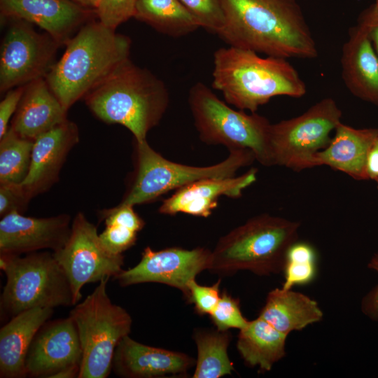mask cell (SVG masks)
<instances>
[{
    "label": "cell",
    "instance_id": "cell-31",
    "mask_svg": "<svg viewBox=\"0 0 378 378\" xmlns=\"http://www.w3.org/2000/svg\"><path fill=\"white\" fill-rule=\"evenodd\" d=\"M199 22L200 27L218 34L225 24L221 0H180Z\"/></svg>",
    "mask_w": 378,
    "mask_h": 378
},
{
    "label": "cell",
    "instance_id": "cell-19",
    "mask_svg": "<svg viewBox=\"0 0 378 378\" xmlns=\"http://www.w3.org/2000/svg\"><path fill=\"white\" fill-rule=\"evenodd\" d=\"M195 363L186 354L145 345L127 335L115 349L112 370L121 377H161L184 375Z\"/></svg>",
    "mask_w": 378,
    "mask_h": 378
},
{
    "label": "cell",
    "instance_id": "cell-10",
    "mask_svg": "<svg viewBox=\"0 0 378 378\" xmlns=\"http://www.w3.org/2000/svg\"><path fill=\"white\" fill-rule=\"evenodd\" d=\"M342 116L335 100L326 97L298 116L272 124L270 147L274 166L296 172L315 167L316 153L329 144L330 134Z\"/></svg>",
    "mask_w": 378,
    "mask_h": 378
},
{
    "label": "cell",
    "instance_id": "cell-24",
    "mask_svg": "<svg viewBox=\"0 0 378 378\" xmlns=\"http://www.w3.org/2000/svg\"><path fill=\"white\" fill-rule=\"evenodd\" d=\"M281 332L288 335L321 321L323 312L318 302L292 289L276 288L267 294L259 316Z\"/></svg>",
    "mask_w": 378,
    "mask_h": 378
},
{
    "label": "cell",
    "instance_id": "cell-4",
    "mask_svg": "<svg viewBox=\"0 0 378 378\" xmlns=\"http://www.w3.org/2000/svg\"><path fill=\"white\" fill-rule=\"evenodd\" d=\"M84 99L97 118L125 127L136 141H142L161 120L167 109L169 96L162 80L128 59L89 92Z\"/></svg>",
    "mask_w": 378,
    "mask_h": 378
},
{
    "label": "cell",
    "instance_id": "cell-41",
    "mask_svg": "<svg viewBox=\"0 0 378 378\" xmlns=\"http://www.w3.org/2000/svg\"><path fill=\"white\" fill-rule=\"evenodd\" d=\"M374 7L378 9V0H376L375 2L373 4Z\"/></svg>",
    "mask_w": 378,
    "mask_h": 378
},
{
    "label": "cell",
    "instance_id": "cell-42",
    "mask_svg": "<svg viewBox=\"0 0 378 378\" xmlns=\"http://www.w3.org/2000/svg\"><path fill=\"white\" fill-rule=\"evenodd\" d=\"M377 182V188H378V178L375 181Z\"/></svg>",
    "mask_w": 378,
    "mask_h": 378
},
{
    "label": "cell",
    "instance_id": "cell-36",
    "mask_svg": "<svg viewBox=\"0 0 378 378\" xmlns=\"http://www.w3.org/2000/svg\"><path fill=\"white\" fill-rule=\"evenodd\" d=\"M24 90V85L13 88L6 92L0 102V138L8 129V122L16 111Z\"/></svg>",
    "mask_w": 378,
    "mask_h": 378
},
{
    "label": "cell",
    "instance_id": "cell-33",
    "mask_svg": "<svg viewBox=\"0 0 378 378\" xmlns=\"http://www.w3.org/2000/svg\"><path fill=\"white\" fill-rule=\"evenodd\" d=\"M137 0H101L96 10L97 18L105 26L115 29L134 18Z\"/></svg>",
    "mask_w": 378,
    "mask_h": 378
},
{
    "label": "cell",
    "instance_id": "cell-35",
    "mask_svg": "<svg viewBox=\"0 0 378 378\" xmlns=\"http://www.w3.org/2000/svg\"><path fill=\"white\" fill-rule=\"evenodd\" d=\"M31 196L21 183L0 184V216L13 212L22 214Z\"/></svg>",
    "mask_w": 378,
    "mask_h": 378
},
{
    "label": "cell",
    "instance_id": "cell-22",
    "mask_svg": "<svg viewBox=\"0 0 378 378\" xmlns=\"http://www.w3.org/2000/svg\"><path fill=\"white\" fill-rule=\"evenodd\" d=\"M52 308L37 307L14 316L0 330V377H27L25 360L31 342L52 316Z\"/></svg>",
    "mask_w": 378,
    "mask_h": 378
},
{
    "label": "cell",
    "instance_id": "cell-16",
    "mask_svg": "<svg viewBox=\"0 0 378 378\" xmlns=\"http://www.w3.org/2000/svg\"><path fill=\"white\" fill-rule=\"evenodd\" d=\"M1 18H19L36 24L62 45L97 17L96 11L71 0H0Z\"/></svg>",
    "mask_w": 378,
    "mask_h": 378
},
{
    "label": "cell",
    "instance_id": "cell-12",
    "mask_svg": "<svg viewBox=\"0 0 378 378\" xmlns=\"http://www.w3.org/2000/svg\"><path fill=\"white\" fill-rule=\"evenodd\" d=\"M52 253L71 284L74 304L82 298L85 284L113 278L124 263L122 254H113L104 246L96 226L81 212L72 221L65 245Z\"/></svg>",
    "mask_w": 378,
    "mask_h": 378
},
{
    "label": "cell",
    "instance_id": "cell-3",
    "mask_svg": "<svg viewBox=\"0 0 378 378\" xmlns=\"http://www.w3.org/2000/svg\"><path fill=\"white\" fill-rule=\"evenodd\" d=\"M65 46L45 79L68 110L129 59L131 40L94 19Z\"/></svg>",
    "mask_w": 378,
    "mask_h": 378
},
{
    "label": "cell",
    "instance_id": "cell-6",
    "mask_svg": "<svg viewBox=\"0 0 378 378\" xmlns=\"http://www.w3.org/2000/svg\"><path fill=\"white\" fill-rule=\"evenodd\" d=\"M188 99L202 141L222 145L229 150H250L260 164L274 166L270 147L272 124L267 118L233 109L201 82L191 87Z\"/></svg>",
    "mask_w": 378,
    "mask_h": 378
},
{
    "label": "cell",
    "instance_id": "cell-15",
    "mask_svg": "<svg viewBox=\"0 0 378 378\" xmlns=\"http://www.w3.org/2000/svg\"><path fill=\"white\" fill-rule=\"evenodd\" d=\"M71 231L67 214L34 218L13 212L0 221V254L21 255L43 249L54 252L65 245Z\"/></svg>",
    "mask_w": 378,
    "mask_h": 378
},
{
    "label": "cell",
    "instance_id": "cell-5",
    "mask_svg": "<svg viewBox=\"0 0 378 378\" xmlns=\"http://www.w3.org/2000/svg\"><path fill=\"white\" fill-rule=\"evenodd\" d=\"M300 223L264 214L220 237L211 251L209 270L221 275L248 270L268 276L283 272L289 247L298 239Z\"/></svg>",
    "mask_w": 378,
    "mask_h": 378
},
{
    "label": "cell",
    "instance_id": "cell-25",
    "mask_svg": "<svg viewBox=\"0 0 378 378\" xmlns=\"http://www.w3.org/2000/svg\"><path fill=\"white\" fill-rule=\"evenodd\" d=\"M287 337L258 316L239 330L237 347L249 366L270 371L286 356Z\"/></svg>",
    "mask_w": 378,
    "mask_h": 378
},
{
    "label": "cell",
    "instance_id": "cell-23",
    "mask_svg": "<svg viewBox=\"0 0 378 378\" xmlns=\"http://www.w3.org/2000/svg\"><path fill=\"white\" fill-rule=\"evenodd\" d=\"M378 136V128L357 129L340 122L329 144L316 155V167L328 166L356 180H368V151Z\"/></svg>",
    "mask_w": 378,
    "mask_h": 378
},
{
    "label": "cell",
    "instance_id": "cell-8",
    "mask_svg": "<svg viewBox=\"0 0 378 378\" xmlns=\"http://www.w3.org/2000/svg\"><path fill=\"white\" fill-rule=\"evenodd\" d=\"M109 279L69 312L80 342L82 360L78 378H106L112 370L119 342L129 335L132 319L122 307L113 303L106 292Z\"/></svg>",
    "mask_w": 378,
    "mask_h": 378
},
{
    "label": "cell",
    "instance_id": "cell-29",
    "mask_svg": "<svg viewBox=\"0 0 378 378\" xmlns=\"http://www.w3.org/2000/svg\"><path fill=\"white\" fill-rule=\"evenodd\" d=\"M283 272V288L292 289L295 286L312 282L317 272V256L314 247L304 241L294 242L287 251Z\"/></svg>",
    "mask_w": 378,
    "mask_h": 378
},
{
    "label": "cell",
    "instance_id": "cell-34",
    "mask_svg": "<svg viewBox=\"0 0 378 378\" xmlns=\"http://www.w3.org/2000/svg\"><path fill=\"white\" fill-rule=\"evenodd\" d=\"M220 280L208 286L198 284L195 279L190 281L188 286V302L195 304L197 314L210 315L215 309L220 298Z\"/></svg>",
    "mask_w": 378,
    "mask_h": 378
},
{
    "label": "cell",
    "instance_id": "cell-37",
    "mask_svg": "<svg viewBox=\"0 0 378 378\" xmlns=\"http://www.w3.org/2000/svg\"><path fill=\"white\" fill-rule=\"evenodd\" d=\"M368 267L378 273V251L371 258ZM361 310L371 320L378 321V284L363 298Z\"/></svg>",
    "mask_w": 378,
    "mask_h": 378
},
{
    "label": "cell",
    "instance_id": "cell-18",
    "mask_svg": "<svg viewBox=\"0 0 378 378\" xmlns=\"http://www.w3.org/2000/svg\"><path fill=\"white\" fill-rule=\"evenodd\" d=\"M78 140L77 125L66 120L34 141L29 169L21 183L31 197L57 181L68 153Z\"/></svg>",
    "mask_w": 378,
    "mask_h": 378
},
{
    "label": "cell",
    "instance_id": "cell-13",
    "mask_svg": "<svg viewBox=\"0 0 378 378\" xmlns=\"http://www.w3.org/2000/svg\"><path fill=\"white\" fill-rule=\"evenodd\" d=\"M211 255V251L202 247L153 251L147 246L136 266L122 270L113 279L121 286L148 282L166 284L180 290L188 300L189 284L202 271L209 270Z\"/></svg>",
    "mask_w": 378,
    "mask_h": 378
},
{
    "label": "cell",
    "instance_id": "cell-2",
    "mask_svg": "<svg viewBox=\"0 0 378 378\" xmlns=\"http://www.w3.org/2000/svg\"><path fill=\"white\" fill-rule=\"evenodd\" d=\"M213 88L239 110L255 113L276 96L299 98L307 87L287 59L260 57L258 52L230 46L214 54Z\"/></svg>",
    "mask_w": 378,
    "mask_h": 378
},
{
    "label": "cell",
    "instance_id": "cell-40",
    "mask_svg": "<svg viewBox=\"0 0 378 378\" xmlns=\"http://www.w3.org/2000/svg\"><path fill=\"white\" fill-rule=\"evenodd\" d=\"M71 1L84 8L92 10L95 11L101 1V0H71Z\"/></svg>",
    "mask_w": 378,
    "mask_h": 378
},
{
    "label": "cell",
    "instance_id": "cell-11",
    "mask_svg": "<svg viewBox=\"0 0 378 378\" xmlns=\"http://www.w3.org/2000/svg\"><path fill=\"white\" fill-rule=\"evenodd\" d=\"M1 22L7 27L0 52V92L4 93L45 78L62 45L48 33L36 31L24 20L1 18Z\"/></svg>",
    "mask_w": 378,
    "mask_h": 378
},
{
    "label": "cell",
    "instance_id": "cell-39",
    "mask_svg": "<svg viewBox=\"0 0 378 378\" xmlns=\"http://www.w3.org/2000/svg\"><path fill=\"white\" fill-rule=\"evenodd\" d=\"M365 172L368 179L376 181L378 178V136L368 151Z\"/></svg>",
    "mask_w": 378,
    "mask_h": 378
},
{
    "label": "cell",
    "instance_id": "cell-1",
    "mask_svg": "<svg viewBox=\"0 0 378 378\" xmlns=\"http://www.w3.org/2000/svg\"><path fill=\"white\" fill-rule=\"evenodd\" d=\"M230 46L267 56L314 59L317 47L297 0H221Z\"/></svg>",
    "mask_w": 378,
    "mask_h": 378
},
{
    "label": "cell",
    "instance_id": "cell-17",
    "mask_svg": "<svg viewBox=\"0 0 378 378\" xmlns=\"http://www.w3.org/2000/svg\"><path fill=\"white\" fill-rule=\"evenodd\" d=\"M257 173V169L252 168L238 176L211 177L195 181L176 190L165 199L158 211L164 215L183 213L206 218L216 208L220 197H239L243 191L256 181Z\"/></svg>",
    "mask_w": 378,
    "mask_h": 378
},
{
    "label": "cell",
    "instance_id": "cell-32",
    "mask_svg": "<svg viewBox=\"0 0 378 378\" xmlns=\"http://www.w3.org/2000/svg\"><path fill=\"white\" fill-rule=\"evenodd\" d=\"M218 330L227 331L230 328L242 329L248 321L242 315L239 300L225 291L220 295L215 309L210 314Z\"/></svg>",
    "mask_w": 378,
    "mask_h": 378
},
{
    "label": "cell",
    "instance_id": "cell-38",
    "mask_svg": "<svg viewBox=\"0 0 378 378\" xmlns=\"http://www.w3.org/2000/svg\"><path fill=\"white\" fill-rule=\"evenodd\" d=\"M358 24L367 31L378 56V9L372 4L359 15Z\"/></svg>",
    "mask_w": 378,
    "mask_h": 378
},
{
    "label": "cell",
    "instance_id": "cell-21",
    "mask_svg": "<svg viewBox=\"0 0 378 378\" xmlns=\"http://www.w3.org/2000/svg\"><path fill=\"white\" fill-rule=\"evenodd\" d=\"M66 111L45 78H41L24 85L10 127L20 136L34 141L66 121Z\"/></svg>",
    "mask_w": 378,
    "mask_h": 378
},
{
    "label": "cell",
    "instance_id": "cell-14",
    "mask_svg": "<svg viewBox=\"0 0 378 378\" xmlns=\"http://www.w3.org/2000/svg\"><path fill=\"white\" fill-rule=\"evenodd\" d=\"M82 349L73 319L47 321L34 336L25 360L27 376L52 378L62 370L80 366Z\"/></svg>",
    "mask_w": 378,
    "mask_h": 378
},
{
    "label": "cell",
    "instance_id": "cell-9",
    "mask_svg": "<svg viewBox=\"0 0 378 378\" xmlns=\"http://www.w3.org/2000/svg\"><path fill=\"white\" fill-rule=\"evenodd\" d=\"M254 160V154L250 150L234 149L229 150L228 156L217 164L186 165L164 158L146 140H135L134 175L121 204L134 206L149 203L200 179L234 176L239 169L251 165Z\"/></svg>",
    "mask_w": 378,
    "mask_h": 378
},
{
    "label": "cell",
    "instance_id": "cell-26",
    "mask_svg": "<svg viewBox=\"0 0 378 378\" xmlns=\"http://www.w3.org/2000/svg\"><path fill=\"white\" fill-rule=\"evenodd\" d=\"M134 18L173 37L186 36L201 27L180 0H137Z\"/></svg>",
    "mask_w": 378,
    "mask_h": 378
},
{
    "label": "cell",
    "instance_id": "cell-30",
    "mask_svg": "<svg viewBox=\"0 0 378 378\" xmlns=\"http://www.w3.org/2000/svg\"><path fill=\"white\" fill-rule=\"evenodd\" d=\"M106 227L99 234L104 246L111 253L120 255L135 244L138 229L130 223L113 216L102 218Z\"/></svg>",
    "mask_w": 378,
    "mask_h": 378
},
{
    "label": "cell",
    "instance_id": "cell-7",
    "mask_svg": "<svg viewBox=\"0 0 378 378\" xmlns=\"http://www.w3.org/2000/svg\"><path fill=\"white\" fill-rule=\"evenodd\" d=\"M0 268L6 276L1 308L11 317L37 307L75 305L71 284L52 252L0 254Z\"/></svg>",
    "mask_w": 378,
    "mask_h": 378
},
{
    "label": "cell",
    "instance_id": "cell-28",
    "mask_svg": "<svg viewBox=\"0 0 378 378\" xmlns=\"http://www.w3.org/2000/svg\"><path fill=\"white\" fill-rule=\"evenodd\" d=\"M34 140L20 136L9 127L0 138V184L21 183L31 163Z\"/></svg>",
    "mask_w": 378,
    "mask_h": 378
},
{
    "label": "cell",
    "instance_id": "cell-20",
    "mask_svg": "<svg viewBox=\"0 0 378 378\" xmlns=\"http://www.w3.org/2000/svg\"><path fill=\"white\" fill-rule=\"evenodd\" d=\"M342 78L355 97L378 106V56L366 30L349 29L341 55Z\"/></svg>",
    "mask_w": 378,
    "mask_h": 378
},
{
    "label": "cell",
    "instance_id": "cell-27",
    "mask_svg": "<svg viewBox=\"0 0 378 378\" xmlns=\"http://www.w3.org/2000/svg\"><path fill=\"white\" fill-rule=\"evenodd\" d=\"M230 336L227 330L195 331L197 358L194 378H219L232 374L234 366L227 354Z\"/></svg>",
    "mask_w": 378,
    "mask_h": 378
}]
</instances>
